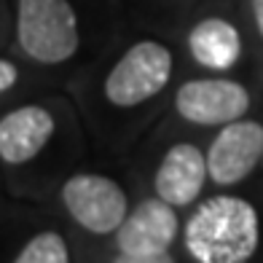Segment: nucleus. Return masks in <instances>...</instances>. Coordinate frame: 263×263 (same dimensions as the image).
Returning <instances> with one entry per match:
<instances>
[{"label": "nucleus", "mask_w": 263, "mask_h": 263, "mask_svg": "<svg viewBox=\"0 0 263 263\" xmlns=\"http://www.w3.org/2000/svg\"><path fill=\"white\" fill-rule=\"evenodd\" d=\"M263 156V126L258 121H236L226 124L223 132L215 137L207 153L210 177L218 185H234L255 170Z\"/></svg>", "instance_id": "obj_7"}, {"label": "nucleus", "mask_w": 263, "mask_h": 263, "mask_svg": "<svg viewBox=\"0 0 263 263\" xmlns=\"http://www.w3.org/2000/svg\"><path fill=\"white\" fill-rule=\"evenodd\" d=\"M54 135V118L38 105H27L0 118V159L25 164L43 151Z\"/></svg>", "instance_id": "obj_9"}, {"label": "nucleus", "mask_w": 263, "mask_h": 263, "mask_svg": "<svg viewBox=\"0 0 263 263\" xmlns=\"http://www.w3.org/2000/svg\"><path fill=\"white\" fill-rule=\"evenodd\" d=\"M177 113L191 124L218 126L242 118L250 107V94L236 81L199 78L188 81L177 91Z\"/></svg>", "instance_id": "obj_6"}, {"label": "nucleus", "mask_w": 263, "mask_h": 263, "mask_svg": "<svg viewBox=\"0 0 263 263\" xmlns=\"http://www.w3.org/2000/svg\"><path fill=\"white\" fill-rule=\"evenodd\" d=\"M253 11H255V25L263 35V0H253Z\"/></svg>", "instance_id": "obj_13"}, {"label": "nucleus", "mask_w": 263, "mask_h": 263, "mask_svg": "<svg viewBox=\"0 0 263 263\" xmlns=\"http://www.w3.org/2000/svg\"><path fill=\"white\" fill-rule=\"evenodd\" d=\"M19 43L32 59L59 65L78 51V22L67 0H19Z\"/></svg>", "instance_id": "obj_2"}, {"label": "nucleus", "mask_w": 263, "mask_h": 263, "mask_svg": "<svg viewBox=\"0 0 263 263\" xmlns=\"http://www.w3.org/2000/svg\"><path fill=\"white\" fill-rule=\"evenodd\" d=\"M207 172V159L201 156V151L191 142H180L170 148L159 166L156 194L172 207H185L201 194Z\"/></svg>", "instance_id": "obj_8"}, {"label": "nucleus", "mask_w": 263, "mask_h": 263, "mask_svg": "<svg viewBox=\"0 0 263 263\" xmlns=\"http://www.w3.org/2000/svg\"><path fill=\"white\" fill-rule=\"evenodd\" d=\"M14 83H16V67L6 59H0V94L8 91Z\"/></svg>", "instance_id": "obj_12"}, {"label": "nucleus", "mask_w": 263, "mask_h": 263, "mask_svg": "<svg viewBox=\"0 0 263 263\" xmlns=\"http://www.w3.org/2000/svg\"><path fill=\"white\" fill-rule=\"evenodd\" d=\"M177 236V215L170 201L148 199L132 210L116 229L118 260L121 263H172L166 255Z\"/></svg>", "instance_id": "obj_3"}, {"label": "nucleus", "mask_w": 263, "mask_h": 263, "mask_svg": "<svg viewBox=\"0 0 263 263\" xmlns=\"http://www.w3.org/2000/svg\"><path fill=\"white\" fill-rule=\"evenodd\" d=\"M67 258L70 253L65 239L54 231H43L25 245V250L16 255V263H67Z\"/></svg>", "instance_id": "obj_11"}, {"label": "nucleus", "mask_w": 263, "mask_h": 263, "mask_svg": "<svg viewBox=\"0 0 263 263\" xmlns=\"http://www.w3.org/2000/svg\"><path fill=\"white\" fill-rule=\"evenodd\" d=\"M67 212L91 234H110L129 215V201L121 185L102 175H76L62 188Z\"/></svg>", "instance_id": "obj_5"}, {"label": "nucleus", "mask_w": 263, "mask_h": 263, "mask_svg": "<svg viewBox=\"0 0 263 263\" xmlns=\"http://www.w3.org/2000/svg\"><path fill=\"white\" fill-rule=\"evenodd\" d=\"M185 247L201 263H242L258 247V212L245 199L215 196L185 226Z\"/></svg>", "instance_id": "obj_1"}, {"label": "nucleus", "mask_w": 263, "mask_h": 263, "mask_svg": "<svg viewBox=\"0 0 263 263\" xmlns=\"http://www.w3.org/2000/svg\"><path fill=\"white\" fill-rule=\"evenodd\" d=\"M191 54L199 65L210 70H229L239 54H242V41L231 22L226 19H204L191 30Z\"/></svg>", "instance_id": "obj_10"}, {"label": "nucleus", "mask_w": 263, "mask_h": 263, "mask_svg": "<svg viewBox=\"0 0 263 263\" xmlns=\"http://www.w3.org/2000/svg\"><path fill=\"white\" fill-rule=\"evenodd\" d=\"M172 73V54L156 41H142L121 57L105 81L107 100L118 107L145 102L166 86Z\"/></svg>", "instance_id": "obj_4"}]
</instances>
